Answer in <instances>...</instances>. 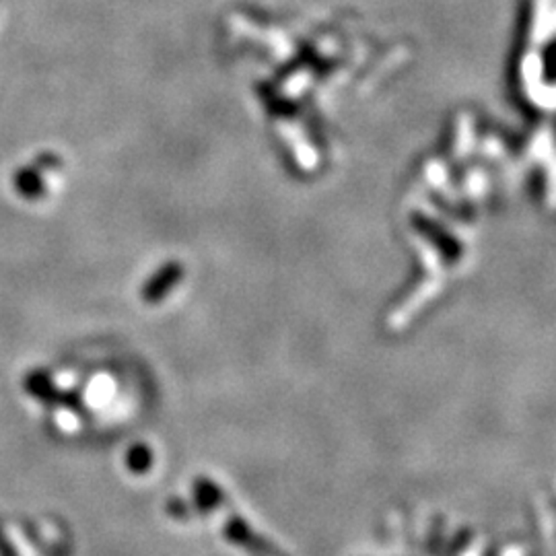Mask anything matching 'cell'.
Instances as JSON below:
<instances>
[{"mask_svg": "<svg viewBox=\"0 0 556 556\" xmlns=\"http://www.w3.org/2000/svg\"><path fill=\"white\" fill-rule=\"evenodd\" d=\"M23 388L27 394H31L33 398L42 400V402H66V396L60 392L54 382L50 379V375H46L44 371H31L29 375L25 377Z\"/></svg>", "mask_w": 556, "mask_h": 556, "instance_id": "cell-1", "label": "cell"}, {"mask_svg": "<svg viewBox=\"0 0 556 556\" xmlns=\"http://www.w3.org/2000/svg\"><path fill=\"white\" fill-rule=\"evenodd\" d=\"M15 186L19 194L31 200L39 198V196H44L46 192L42 175H39V172H36V169H21L15 178Z\"/></svg>", "mask_w": 556, "mask_h": 556, "instance_id": "cell-2", "label": "cell"}, {"mask_svg": "<svg viewBox=\"0 0 556 556\" xmlns=\"http://www.w3.org/2000/svg\"><path fill=\"white\" fill-rule=\"evenodd\" d=\"M128 466H131L134 472L145 470L148 466V451L145 447H134V450L128 453Z\"/></svg>", "mask_w": 556, "mask_h": 556, "instance_id": "cell-3", "label": "cell"}]
</instances>
